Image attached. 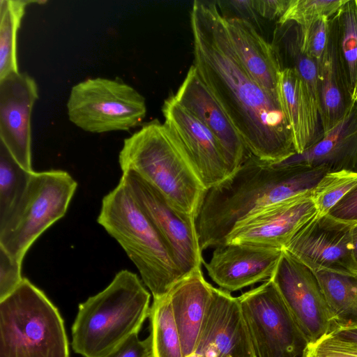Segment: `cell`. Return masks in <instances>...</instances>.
<instances>
[{
	"instance_id": "9",
	"label": "cell",
	"mask_w": 357,
	"mask_h": 357,
	"mask_svg": "<svg viewBox=\"0 0 357 357\" xmlns=\"http://www.w3.org/2000/svg\"><path fill=\"white\" fill-rule=\"evenodd\" d=\"M255 357H303L308 344L271 279L238 297Z\"/></svg>"
},
{
	"instance_id": "6",
	"label": "cell",
	"mask_w": 357,
	"mask_h": 357,
	"mask_svg": "<svg viewBox=\"0 0 357 357\" xmlns=\"http://www.w3.org/2000/svg\"><path fill=\"white\" fill-rule=\"evenodd\" d=\"M0 357H69L57 307L24 278L0 301Z\"/></svg>"
},
{
	"instance_id": "39",
	"label": "cell",
	"mask_w": 357,
	"mask_h": 357,
	"mask_svg": "<svg viewBox=\"0 0 357 357\" xmlns=\"http://www.w3.org/2000/svg\"><path fill=\"white\" fill-rule=\"evenodd\" d=\"M351 237L353 257L357 266V225H353Z\"/></svg>"
},
{
	"instance_id": "20",
	"label": "cell",
	"mask_w": 357,
	"mask_h": 357,
	"mask_svg": "<svg viewBox=\"0 0 357 357\" xmlns=\"http://www.w3.org/2000/svg\"><path fill=\"white\" fill-rule=\"evenodd\" d=\"M282 162L305 168H321L328 173L357 171V103L320 140Z\"/></svg>"
},
{
	"instance_id": "3",
	"label": "cell",
	"mask_w": 357,
	"mask_h": 357,
	"mask_svg": "<svg viewBox=\"0 0 357 357\" xmlns=\"http://www.w3.org/2000/svg\"><path fill=\"white\" fill-rule=\"evenodd\" d=\"M151 294L137 274L119 271L102 291L78 307L72 347L83 357H105L138 333L150 312Z\"/></svg>"
},
{
	"instance_id": "23",
	"label": "cell",
	"mask_w": 357,
	"mask_h": 357,
	"mask_svg": "<svg viewBox=\"0 0 357 357\" xmlns=\"http://www.w3.org/2000/svg\"><path fill=\"white\" fill-rule=\"evenodd\" d=\"M330 42L346 90L357 103V0H345L330 19Z\"/></svg>"
},
{
	"instance_id": "26",
	"label": "cell",
	"mask_w": 357,
	"mask_h": 357,
	"mask_svg": "<svg viewBox=\"0 0 357 357\" xmlns=\"http://www.w3.org/2000/svg\"><path fill=\"white\" fill-rule=\"evenodd\" d=\"M314 273L333 316L335 326L357 325V275L328 271Z\"/></svg>"
},
{
	"instance_id": "19",
	"label": "cell",
	"mask_w": 357,
	"mask_h": 357,
	"mask_svg": "<svg viewBox=\"0 0 357 357\" xmlns=\"http://www.w3.org/2000/svg\"><path fill=\"white\" fill-rule=\"evenodd\" d=\"M278 95L291 129L296 153H301L324 135L318 103L305 82L291 68L281 70Z\"/></svg>"
},
{
	"instance_id": "22",
	"label": "cell",
	"mask_w": 357,
	"mask_h": 357,
	"mask_svg": "<svg viewBox=\"0 0 357 357\" xmlns=\"http://www.w3.org/2000/svg\"><path fill=\"white\" fill-rule=\"evenodd\" d=\"M213 289L199 268L181 278L167 294L184 357L195 351Z\"/></svg>"
},
{
	"instance_id": "15",
	"label": "cell",
	"mask_w": 357,
	"mask_h": 357,
	"mask_svg": "<svg viewBox=\"0 0 357 357\" xmlns=\"http://www.w3.org/2000/svg\"><path fill=\"white\" fill-rule=\"evenodd\" d=\"M194 352L202 357H255L238 297L213 287Z\"/></svg>"
},
{
	"instance_id": "10",
	"label": "cell",
	"mask_w": 357,
	"mask_h": 357,
	"mask_svg": "<svg viewBox=\"0 0 357 357\" xmlns=\"http://www.w3.org/2000/svg\"><path fill=\"white\" fill-rule=\"evenodd\" d=\"M121 180L153 223L183 275L201 268L204 261L196 218L174 208L159 191L134 172H123Z\"/></svg>"
},
{
	"instance_id": "4",
	"label": "cell",
	"mask_w": 357,
	"mask_h": 357,
	"mask_svg": "<svg viewBox=\"0 0 357 357\" xmlns=\"http://www.w3.org/2000/svg\"><path fill=\"white\" fill-rule=\"evenodd\" d=\"M119 162L122 172L137 174L174 208L197 220L207 190L164 123L153 120L126 138Z\"/></svg>"
},
{
	"instance_id": "31",
	"label": "cell",
	"mask_w": 357,
	"mask_h": 357,
	"mask_svg": "<svg viewBox=\"0 0 357 357\" xmlns=\"http://www.w3.org/2000/svg\"><path fill=\"white\" fill-rule=\"evenodd\" d=\"M344 2L345 0H290L278 24L294 22L306 26L322 17L331 18Z\"/></svg>"
},
{
	"instance_id": "18",
	"label": "cell",
	"mask_w": 357,
	"mask_h": 357,
	"mask_svg": "<svg viewBox=\"0 0 357 357\" xmlns=\"http://www.w3.org/2000/svg\"><path fill=\"white\" fill-rule=\"evenodd\" d=\"M176 101L195 115L215 137L230 175L251 155L231 120L198 75L195 66L174 95Z\"/></svg>"
},
{
	"instance_id": "11",
	"label": "cell",
	"mask_w": 357,
	"mask_h": 357,
	"mask_svg": "<svg viewBox=\"0 0 357 357\" xmlns=\"http://www.w3.org/2000/svg\"><path fill=\"white\" fill-rule=\"evenodd\" d=\"M271 279L308 343L315 342L335 326L315 273L286 250Z\"/></svg>"
},
{
	"instance_id": "5",
	"label": "cell",
	"mask_w": 357,
	"mask_h": 357,
	"mask_svg": "<svg viewBox=\"0 0 357 357\" xmlns=\"http://www.w3.org/2000/svg\"><path fill=\"white\" fill-rule=\"evenodd\" d=\"M97 221L136 266L153 299L166 296L185 277L153 223L121 179L102 199Z\"/></svg>"
},
{
	"instance_id": "32",
	"label": "cell",
	"mask_w": 357,
	"mask_h": 357,
	"mask_svg": "<svg viewBox=\"0 0 357 357\" xmlns=\"http://www.w3.org/2000/svg\"><path fill=\"white\" fill-rule=\"evenodd\" d=\"M330 19L322 17L308 25L300 26L303 49L317 63L324 55L329 43Z\"/></svg>"
},
{
	"instance_id": "16",
	"label": "cell",
	"mask_w": 357,
	"mask_h": 357,
	"mask_svg": "<svg viewBox=\"0 0 357 357\" xmlns=\"http://www.w3.org/2000/svg\"><path fill=\"white\" fill-rule=\"evenodd\" d=\"M38 97L37 83L26 73L0 79V143L29 172L33 171L31 118Z\"/></svg>"
},
{
	"instance_id": "38",
	"label": "cell",
	"mask_w": 357,
	"mask_h": 357,
	"mask_svg": "<svg viewBox=\"0 0 357 357\" xmlns=\"http://www.w3.org/2000/svg\"><path fill=\"white\" fill-rule=\"evenodd\" d=\"M328 335L357 347V325L337 326Z\"/></svg>"
},
{
	"instance_id": "37",
	"label": "cell",
	"mask_w": 357,
	"mask_h": 357,
	"mask_svg": "<svg viewBox=\"0 0 357 357\" xmlns=\"http://www.w3.org/2000/svg\"><path fill=\"white\" fill-rule=\"evenodd\" d=\"M290 0H254L252 8L255 13L270 20H278L285 13Z\"/></svg>"
},
{
	"instance_id": "34",
	"label": "cell",
	"mask_w": 357,
	"mask_h": 357,
	"mask_svg": "<svg viewBox=\"0 0 357 357\" xmlns=\"http://www.w3.org/2000/svg\"><path fill=\"white\" fill-rule=\"evenodd\" d=\"M22 264L0 247V301L15 291L22 282Z\"/></svg>"
},
{
	"instance_id": "12",
	"label": "cell",
	"mask_w": 357,
	"mask_h": 357,
	"mask_svg": "<svg viewBox=\"0 0 357 357\" xmlns=\"http://www.w3.org/2000/svg\"><path fill=\"white\" fill-rule=\"evenodd\" d=\"M353 225L317 214L284 249L314 272L328 271L357 275L351 246Z\"/></svg>"
},
{
	"instance_id": "17",
	"label": "cell",
	"mask_w": 357,
	"mask_h": 357,
	"mask_svg": "<svg viewBox=\"0 0 357 357\" xmlns=\"http://www.w3.org/2000/svg\"><path fill=\"white\" fill-rule=\"evenodd\" d=\"M282 252L249 243H223L203 264L220 289L231 292L271 279Z\"/></svg>"
},
{
	"instance_id": "1",
	"label": "cell",
	"mask_w": 357,
	"mask_h": 357,
	"mask_svg": "<svg viewBox=\"0 0 357 357\" xmlns=\"http://www.w3.org/2000/svg\"><path fill=\"white\" fill-rule=\"evenodd\" d=\"M197 73L240 134L250 154L280 163L296 153L279 98L248 74L215 3L195 1L190 13Z\"/></svg>"
},
{
	"instance_id": "7",
	"label": "cell",
	"mask_w": 357,
	"mask_h": 357,
	"mask_svg": "<svg viewBox=\"0 0 357 357\" xmlns=\"http://www.w3.org/2000/svg\"><path fill=\"white\" fill-rule=\"evenodd\" d=\"M77 186L67 172H34L18 207L0 227V247L22 264L35 241L64 216Z\"/></svg>"
},
{
	"instance_id": "35",
	"label": "cell",
	"mask_w": 357,
	"mask_h": 357,
	"mask_svg": "<svg viewBox=\"0 0 357 357\" xmlns=\"http://www.w3.org/2000/svg\"><path fill=\"white\" fill-rule=\"evenodd\" d=\"M105 357H153L151 335L140 340L132 334Z\"/></svg>"
},
{
	"instance_id": "28",
	"label": "cell",
	"mask_w": 357,
	"mask_h": 357,
	"mask_svg": "<svg viewBox=\"0 0 357 357\" xmlns=\"http://www.w3.org/2000/svg\"><path fill=\"white\" fill-rule=\"evenodd\" d=\"M33 172L22 167L0 143V227L18 207Z\"/></svg>"
},
{
	"instance_id": "25",
	"label": "cell",
	"mask_w": 357,
	"mask_h": 357,
	"mask_svg": "<svg viewBox=\"0 0 357 357\" xmlns=\"http://www.w3.org/2000/svg\"><path fill=\"white\" fill-rule=\"evenodd\" d=\"M273 46L281 69L294 70L305 82L318 103L317 61L303 49L300 25L294 22L278 24L275 44Z\"/></svg>"
},
{
	"instance_id": "30",
	"label": "cell",
	"mask_w": 357,
	"mask_h": 357,
	"mask_svg": "<svg viewBox=\"0 0 357 357\" xmlns=\"http://www.w3.org/2000/svg\"><path fill=\"white\" fill-rule=\"evenodd\" d=\"M356 186L357 171L342 170L326 173L312 192V200L317 215H327Z\"/></svg>"
},
{
	"instance_id": "13",
	"label": "cell",
	"mask_w": 357,
	"mask_h": 357,
	"mask_svg": "<svg viewBox=\"0 0 357 357\" xmlns=\"http://www.w3.org/2000/svg\"><path fill=\"white\" fill-rule=\"evenodd\" d=\"M312 191L274 203L235 225L224 243H249L284 250L317 213Z\"/></svg>"
},
{
	"instance_id": "14",
	"label": "cell",
	"mask_w": 357,
	"mask_h": 357,
	"mask_svg": "<svg viewBox=\"0 0 357 357\" xmlns=\"http://www.w3.org/2000/svg\"><path fill=\"white\" fill-rule=\"evenodd\" d=\"M162 112L165 126L178 142L207 190L230 176L215 137L195 115L178 104L174 95L165 100Z\"/></svg>"
},
{
	"instance_id": "2",
	"label": "cell",
	"mask_w": 357,
	"mask_h": 357,
	"mask_svg": "<svg viewBox=\"0 0 357 357\" xmlns=\"http://www.w3.org/2000/svg\"><path fill=\"white\" fill-rule=\"evenodd\" d=\"M328 173L271 163L250 155L229 176L208 189L197 217L202 251L223 244L236 223L274 203L312 191Z\"/></svg>"
},
{
	"instance_id": "36",
	"label": "cell",
	"mask_w": 357,
	"mask_h": 357,
	"mask_svg": "<svg viewBox=\"0 0 357 357\" xmlns=\"http://www.w3.org/2000/svg\"><path fill=\"white\" fill-rule=\"evenodd\" d=\"M328 215L344 223L357 225V186L344 195Z\"/></svg>"
},
{
	"instance_id": "21",
	"label": "cell",
	"mask_w": 357,
	"mask_h": 357,
	"mask_svg": "<svg viewBox=\"0 0 357 357\" xmlns=\"http://www.w3.org/2000/svg\"><path fill=\"white\" fill-rule=\"evenodd\" d=\"M225 24L234 51L245 69L262 89L278 98L282 69L273 45L245 18L225 17Z\"/></svg>"
},
{
	"instance_id": "29",
	"label": "cell",
	"mask_w": 357,
	"mask_h": 357,
	"mask_svg": "<svg viewBox=\"0 0 357 357\" xmlns=\"http://www.w3.org/2000/svg\"><path fill=\"white\" fill-rule=\"evenodd\" d=\"M149 318L153 357H184L167 294L153 299Z\"/></svg>"
},
{
	"instance_id": "41",
	"label": "cell",
	"mask_w": 357,
	"mask_h": 357,
	"mask_svg": "<svg viewBox=\"0 0 357 357\" xmlns=\"http://www.w3.org/2000/svg\"><path fill=\"white\" fill-rule=\"evenodd\" d=\"M303 357H309V356H306V355L303 354Z\"/></svg>"
},
{
	"instance_id": "8",
	"label": "cell",
	"mask_w": 357,
	"mask_h": 357,
	"mask_svg": "<svg viewBox=\"0 0 357 357\" xmlns=\"http://www.w3.org/2000/svg\"><path fill=\"white\" fill-rule=\"evenodd\" d=\"M68 119L92 133L128 131L146 114L145 98L118 79L88 78L75 84L67 101Z\"/></svg>"
},
{
	"instance_id": "27",
	"label": "cell",
	"mask_w": 357,
	"mask_h": 357,
	"mask_svg": "<svg viewBox=\"0 0 357 357\" xmlns=\"http://www.w3.org/2000/svg\"><path fill=\"white\" fill-rule=\"evenodd\" d=\"M34 3L40 1H0V79L19 73L17 33L26 8Z\"/></svg>"
},
{
	"instance_id": "40",
	"label": "cell",
	"mask_w": 357,
	"mask_h": 357,
	"mask_svg": "<svg viewBox=\"0 0 357 357\" xmlns=\"http://www.w3.org/2000/svg\"><path fill=\"white\" fill-rule=\"evenodd\" d=\"M185 357H202V356L196 352H192V353L187 355Z\"/></svg>"
},
{
	"instance_id": "24",
	"label": "cell",
	"mask_w": 357,
	"mask_h": 357,
	"mask_svg": "<svg viewBox=\"0 0 357 357\" xmlns=\"http://www.w3.org/2000/svg\"><path fill=\"white\" fill-rule=\"evenodd\" d=\"M317 68L319 112L325 135L345 118L355 103L351 101L340 76L330 39Z\"/></svg>"
},
{
	"instance_id": "33",
	"label": "cell",
	"mask_w": 357,
	"mask_h": 357,
	"mask_svg": "<svg viewBox=\"0 0 357 357\" xmlns=\"http://www.w3.org/2000/svg\"><path fill=\"white\" fill-rule=\"evenodd\" d=\"M304 354L309 357H357V347L327 334L308 343Z\"/></svg>"
}]
</instances>
